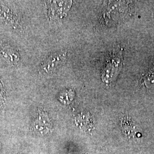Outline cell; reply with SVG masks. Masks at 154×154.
<instances>
[{"instance_id": "cell-1", "label": "cell", "mask_w": 154, "mask_h": 154, "mask_svg": "<svg viewBox=\"0 0 154 154\" xmlns=\"http://www.w3.org/2000/svg\"><path fill=\"white\" fill-rule=\"evenodd\" d=\"M66 58V51H60L51 54L41 64L39 72L42 75H46L54 72L65 63Z\"/></svg>"}, {"instance_id": "cell-2", "label": "cell", "mask_w": 154, "mask_h": 154, "mask_svg": "<svg viewBox=\"0 0 154 154\" xmlns=\"http://www.w3.org/2000/svg\"><path fill=\"white\" fill-rule=\"evenodd\" d=\"M33 126L35 131L41 134H46L51 128V121L49 115L42 110H38Z\"/></svg>"}, {"instance_id": "cell-3", "label": "cell", "mask_w": 154, "mask_h": 154, "mask_svg": "<svg viewBox=\"0 0 154 154\" xmlns=\"http://www.w3.org/2000/svg\"><path fill=\"white\" fill-rule=\"evenodd\" d=\"M0 52L4 58L11 65H15L20 60V54L18 51L8 45H0Z\"/></svg>"}, {"instance_id": "cell-4", "label": "cell", "mask_w": 154, "mask_h": 154, "mask_svg": "<svg viewBox=\"0 0 154 154\" xmlns=\"http://www.w3.org/2000/svg\"><path fill=\"white\" fill-rule=\"evenodd\" d=\"M9 9L4 8V12H2L0 6V21L11 24H16V17H14Z\"/></svg>"}, {"instance_id": "cell-5", "label": "cell", "mask_w": 154, "mask_h": 154, "mask_svg": "<svg viewBox=\"0 0 154 154\" xmlns=\"http://www.w3.org/2000/svg\"><path fill=\"white\" fill-rule=\"evenodd\" d=\"M143 82L147 88H154V69L144 76Z\"/></svg>"}, {"instance_id": "cell-6", "label": "cell", "mask_w": 154, "mask_h": 154, "mask_svg": "<svg viewBox=\"0 0 154 154\" xmlns=\"http://www.w3.org/2000/svg\"><path fill=\"white\" fill-rule=\"evenodd\" d=\"M122 125L123 130H125L127 134L130 135L132 133L134 134V133L135 132V127H134V125H132V123L130 120L123 119L122 121Z\"/></svg>"}, {"instance_id": "cell-7", "label": "cell", "mask_w": 154, "mask_h": 154, "mask_svg": "<svg viewBox=\"0 0 154 154\" xmlns=\"http://www.w3.org/2000/svg\"><path fill=\"white\" fill-rule=\"evenodd\" d=\"M0 85H1V83H0ZM2 93H1V92H0V98L2 96Z\"/></svg>"}, {"instance_id": "cell-8", "label": "cell", "mask_w": 154, "mask_h": 154, "mask_svg": "<svg viewBox=\"0 0 154 154\" xmlns=\"http://www.w3.org/2000/svg\"><path fill=\"white\" fill-rule=\"evenodd\" d=\"M0 149H1V144H0Z\"/></svg>"}]
</instances>
